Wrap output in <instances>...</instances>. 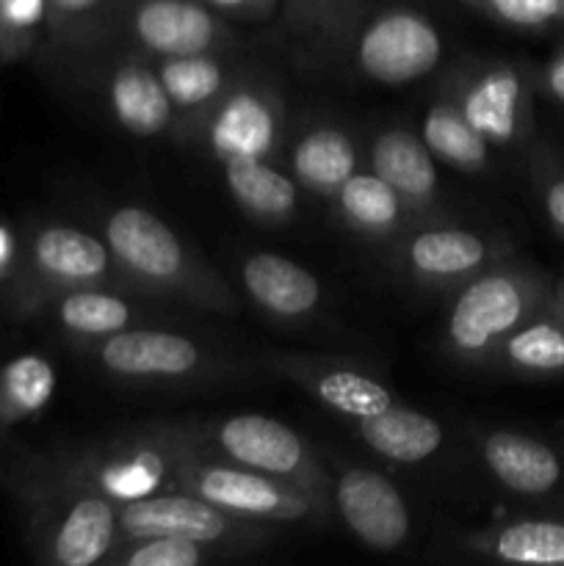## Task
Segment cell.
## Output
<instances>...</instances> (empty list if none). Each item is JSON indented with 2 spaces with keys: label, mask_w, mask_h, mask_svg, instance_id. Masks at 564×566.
<instances>
[{
  "label": "cell",
  "mask_w": 564,
  "mask_h": 566,
  "mask_svg": "<svg viewBox=\"0 0 564 566\" xmlns=\"http://www.w3.org/2000/svg\"><path fill=\"white\" fill-rule=\"evenodd\" d=\"M111 99L122 125L133 133H155L166 125L171 111V99L164 83L149 75L147 70L127 66L114 77Z\"/></svg>",
  "instance_id": "16"
},
{
  "label": "cell",
  "mask_w": 564,
  "mask_h": 566,
  "mask_svg": "<svg viewBox=\"0 0 564 566\" xmlns=\"http://www.w3.org/2000/svg\"><path fill=\"white\" fill-rule=\"evenodd\" d=\"M498 14L518 25H540L562 14L564 0H490Z\"/></svg>",
  "instance_id": "32"
},
{
  "label": "cell",
  "mask_w": 564,
  "mask_h": 566,
  "mask_svg": "<svg viewBox=\"0 0 564 566\" xmlns=\"http://www.w3.org/2000/svg\"><path fill=\"white\" fill-rule=\"evenodd\" d=\"M197 542L180 539V536H158L130 553L127 564L130 566H194L199 564Z\"/></svg>",
  "instance_id": "30"
},
{
  "label": "cell",
  "mask_w": 564,
  "mask_h": 566,
  "mask_svg": "<svg viewBox=\"0 0 564 566\" xmlns=\"http://www.w3.org/2000/svg\"><path fill=\"white\" fill-rule=\"evenodd\" d=\"M61 321L72 332L83 335H108V332L125 329L130 321V310L122 298L105 296V293H72L61 304Z\"/></svg>",
  "instance_id": "27"
},
{
  "label": "cell",
  "mask_w": 564,
  "mask_h": 566,
  "mask_svg": "<svg viewBox=\"0 0 564 566\" xmlns=\"http://www.w3.org/2000/svg\"><path fill=\"white\" fill-rule=\"evenodd\" d=\"M55 390V370L36 354L17 357L0 370V418L14 420L39 412Z\"/></svg>",
  "instance_id": "19"
},
{
  "label": "cell",
  "mask_w": 564,
  "mask_h": 566,
  "mask_svg": "<svg viewBox=\"0 0 564 566\" xmlns=\"http://www.w3.org/2000/svg\"><path fill=\"white\" fill-rule=\"evenodd\" d=\"M547 86H551V92L564 103V53L553 61L551 72H547Z\"/></svg>",
  "instance_id": "35"
},
{
  "label": "cell",
  "mask_w": 564,
  "mask_h": 566,
  "mask_svg": "<svg viewBox=\"0 0 564 566\" xmlns=\"http://www.w3.org/2000/svg\"><path fill=\"white\" fill-rule=\"evenodd\" d=\"M440 36L424 17L390 11L359 39V64L376 81L401 86L426 75L440 61Z\"/></svg>",
  "instance_id": "1"
},
{
  "label": "cell",
  "mask_w": 564,
  "mask_h": 566,
  "mask_svg": "<svg viewBox=\"0 0 564 566\" xmlns=\"http://www.w3.org/2000/svg\"><path fill=\"white\" fill-rule=\"evenodd\" d=\"M11 258H14V238H11V232L6 227H0V274L11 263Z\"/></svg>",
  "instance_id": "36"
},
{
  "label": "cell",
  "mask_w": 564,
  "mask_h": 566,
  "mask_svg": "<svg viewBox=\"0 0 564 566\" xmlns=\"http://www.w3.org/2000/svg\"><path fill=\"white\" fill-rule=\"evenodd\" d=\"M506 352L523 368L558 370L564 368V332L551 324H534L514 335Z\"/></svg>",
  "instance_id": "29"
},
{
  "label": "cell",
  "mask_w": 564,
  "mask_h": 566,
  "mask_svg": "<svg viewBox=\"0 0 564 566\" xmlns=\"http://www.w3.org/2000/svg\"><path fill=\"white\" fill-rule=\"evenodd\" d=\"M337 506L348 528L374 551H393L409 534L401 495L374 470H348L337 484Z\"/></svg>",
  "instance_id": "2"
},
{
  "label": "cell",
  "mask_w": 564,
  "mask_h": 566,
  "mask_svg": "<svg viewBox=\"0 0 564 566\" xmlns=\"http://www.w3.org/2000/svg\"><path fill=\"white\" fill-rule=\"evenodd\" d=\"M523 313L520 287L509 276H487L457 298L451 313L453 343L464 352H481L492 337L512 329Z\"/></svg>",
  "instance_id": "3"
},
{
  "label": "cell",
  "mask_w": 564,
  "mask_h": 566,
  "mask_svg": "<svg viewBox=\"0 0 564 566\" xmlns=\"http://www.w3.org/2000/svg\"><path fill=\"white\" fill-rule=\"evenodd\" d=\"M53 3L64 11H83L97 3V0H53Z\"/></svg>",
  "instance_id": "37"
},
{
  "label": "cell",
  "mask_w": 564,
  "mask_h": 566,
  "mask_svg": "<svg viewBox=\"0 0 564 566\" xmlns=\"http://www.w3.org/2000/svg\"><path fill=\"white\" fill-rule=\"evenodd\" d=\"M243 282L254 302L276 315H304L318 302V280L280 254H254L243 265Z\"/></svg>",
  "instance_id": "10"
},
{
  "label": "cell",
  "mask_w": 564,
  "mask_h": 566,
  "mask_svg": "<svg viewBox=\"0 0 564 566\" xmlns=\"http://www.w3.org/2000/svg\"><path fill=\"white\" fill-rule=\"evenodd\" d=\"M547 213H551L553 224L564 230V180L553 182L551 191H547Z\"/></svg>",
  "instance_id": "34"
},
{
  "label": "cell",
  "mask_w": 564,
  "mask_h": 566,
  "mask_svg": "<svg viewBox=\"0 0 564 566\" xmlns=\"http://www.w3.org/2000/svg\"><path fill=\"white\" fill-rule=\"evenodd\" d=\"M374 169L387 186L409 197H426L437 182L429 147L404 130H390L376 142Z\"/></svg>",
  "instance_id": "15"
},
{
  "label": "cell",
  "mask_w": 564,
  "mask_h": 566,
  "mask_svg": "<svg viewBox=\"0 0 564 566\" xmlns=\"http://www.w3.org/2000/svg\"><path fill=\"white\" fill-rule=\"evenodd\" d=\"M210 3H216V6H224V9H230V6H241L243 0H210Z\"/></svg>",
  "instance_id": "38"
},
{
  "label": "cell",
  "mask_w": 564,
  "mask_h": 566,
  "mask_svg": "<svg viewBox=\"0 0 564 566\" xmlns=\"http://www.w3.org/2000/svg\"><path fill=\"white\" fill-rule=\"evenodd\" d=\"M318 396L337 412L354 415V418H370L393 407V398L379 381L368 376L352 374V370H335L318 381Z\"/></svg>",
  "instance_id": "25"
},
{
  "label": "cell",
  "mask_w": 564,
  "mask_h": 566,
  "mask_svg": "<svg viewBox=\"0 0 564 566\" xmlns=\"http://www.w3.org/2000/svg\"><path fill=\"white\" fill-rule=\"evenodd\" d=\"M409 260L424 274H464L484 260V243L462 230H431L415 238Z\"/></svg>",
  "instance_id": "22"
},
{
  "label": "cell",
  "mask_w": 564,
  "mask_h": 566,
  "mask_svg": "<svg viewBox=\"0 0 564 566\" xmlns=\"http://www.w3.org/2000/svg\"><path fill=\"white\" fill-rule=\"evenodd\" d=\"M293 164L315 188H341L354 171V147L343 133L315 130L299 142Z\"/></svg>",
  "instance_id": "21"
},
{
  "label": "cell",
  "mask_w": 564,
  "mask_h": 566,
  "mask_svg": "<svg viewBox=\"0 0 564 566\" xmlns=\"http://www.w3.org/2000/svg\"><path fill=\"white\" fill-rule=\"evenodd\" d=\"M33 260L39 269L61 280H94L108 269L103 243L72 227H50L39 232L33 241Z\"/></svg>",
  "instance_id": "14"
},
{
  "label": "cell",
  "mask_w": 564,
  "mask_h": 566,
  "mask_svg": "<svg viewBox=\"0 0 564 566\" xmlns=\"http://www.w3.org/2000/svg\"><path fill=\"white\" fill-rule=\"evenodd\" d=\"M199 495L213 503V506H224L243 514H274L285 503L282 492L271 481L224 468L202 473V479H199Z\"/></svg>",
  "instance_id": "20"
},
{
  "label": "cell",
  "mask_w": 564,
  "mask_h": 566,
  "mask_svg": "<svg viewBox=\"0 0 564 566\" xmlns=\"http://www.w3.org/2000/svg\"><path fill=\"white\" fill-rule=\"evenodd\" d=\"M122 523L133 534L180 536L191 542H216L227 528L224 517L213 506L180 495L149 497V501L138 497L125 509Z\"/></svg>",
  "instance_id": "7"
},
{
  "label": "cell",
  "mask_w": 564,
  "mask_h": 566,
  "mask_svg": "<svg viewBox=\"0 0 564 566\" xmlns=\"http://www.w3.org/2000/svg\"><path fill=\"white\" fill-rule=\"evenodd\" d=\"M103 363L114 374L180 376L199 363L191 340L169 332H119L103 348Z\"/></svg>",
  "instance_id": "6"
},
{
  "label": "cell",
  "mask_w": 564,
  "mask_h": 566,
  "mask_svg": "<svg viewBox=\"0 0 564 566\" xmlns=\"http://www.w3.org/2000/svg\"><path fill=\"white\" fill-rule=\"evenodd\" d=\"M108 243L133 271L153 280H169L182 265V249L177 238L147 210H116L108 221Z\"/></svg>",
  "instance_id": "4"
},
{
  "label": "cell",
  "mask_w": 564,
  "mask_h": 566,
  "mask_svg": "<svg viewBox=\"0 0 564 566\" xmlns=\"http://www.w3.org/2000/svg\"><path fill=\"white\" fill-rule=\"evenodd\" d=\"M424 138L431 153L451 160V164L479 166L487 158L484 136L462 114L446 108V105H440V108L426 116Z\"/></svg>",
  "instance_id": "23"
},
{
  "label": "cell",
  "mask_w": 564,
  "mask_h": 566,
  "mask_svg": "<svg viewBox=\"0 0 564 566\" xmlns=\"http://www.w3.org/2000/svg\"><path fill=\"white\" fill-rule=\"evenodd\" d=\"M341 205L354 221L365 227H387L398 216L396 188L387 186L379 175H352L341 186Z\"/></svg>",
  "instance_id": "26"
},
{
  "label": "cell",
  "mask_w": 564,
  "mask_h": 566,
  "mask_svg": "<svg viewBox=\"0 0 564 566\" xmlns=\"http://www.w3.org/2000/svg\"><path fill=\"white\" fill-rule=\"evenodd\" d=\"M216 153L230 158H260L274 142V119L269 108L252 94H238L213 122Z\"/></svg>",
  "instance_id": "13"
},
{
  "label": "cell",
  "mask_w": 564,
  "mask_h": 566,
  "mask_svg": "<svg viewBox=\"0 0 564 566\" xmlns=\"http://www.w3.org/2000/svg\"><path fill=\"white\" fill-rule=\"evenodd\" d=\"M44 0H0V14L11 28H31L42 20Z\"/></svg>",
  "instance_id": "33"
},
{
  "label": "cell",
  "mask_w": 564,
  "mask_h": 566,
  "mask_svg": "<svg viewBox=\"0 0 564 566\" xmlns=\"http://www.w3.org/2000/svg\"><path fill=\"white\" fill-rule=\"evenodd\" d=\"M359 431L376 453L404 464L424 462L442 442V429L435 420L398 407H387L385 412L363 418Z\"/></svg>",
  "instance_id": "11"
},
{
  "label": "cell",
  "mask_w": 564,
  "mask_h": 566,
  "mask_svg": "<svg viewBox=\"0 0 564 566\" xmlns=\"http://www.w3.org/2000/svg\"><path fill=\"white\" fill-rule=\"evenodd\" d=\"M498 556L514 564H564L562 523H518L501 531Z\"/></svg>",
  "instance_id": "24"
},
{
  "label": "cell",
  "mask_w": 564,
  "mask_h": 566,
  "mask_svg": "<svg viewBox=\"0 0 564 566\" xmlns=\"http://www.w3.org/2000/svg\"><path fill=\"white\" fill-rule=\"evenodd\" d=\"M136 31L147 48L166 55H197L213 42L208 11L186 0H149L138 9Z\"/></svg>",
  "instance_id": "9"
},
{
  "label": "cell",
  "mask_w": 564,
  "mask_h": 566,
  "mask_svg": "<svg viewBox=\"0 0 564 566\" xmlns=\"http://www.w3.org/2000/svg\"><path fill=\"white\" fill-rule=\"evenodd\" d=\"M103 484L108 486V492L114 497H125V501H138V497H147L149 492L158 486V470L147 468V464L138 459L133 464H119V468H111L103 475Z\"/></svg>",
  "instance_id": "31"
},
{
  "label": "cell",
  "mask_w": 564,
  "mask_h": 566,
  "mask_svg": "<svg viewBox=\"0 0 564 566\" xmlns=\"http://www.w3.org/2000/svg\"><path fill=\"white\" fill-rule=\"evenodd\" d=\"M160 83L177 105H197L213 97L216 88L221 86V70L199 53L177 55L160 72Z\"/></svg>",
  "instance_id": "28"
},
{
  "label": "cell",
  "mask_w": 564,
  "mask_h": 566,
  "mask_svg": "<svg viewBox=\"0 0 564 566\" xmlns=\"http://www.w3.org/2000/svg\"><path fill=\"white\" fill-rule=\"evenodd\" d=\"M227 182L243 208L263 216H282L296 202V188L280 171L260 164V158L227 160Z\"/></svg>",
  "instance_id": "18"
},
{
  "label": "cell",
  "mask_w": 564,
  "mask_h": 566,
  "mask_svg": "<svg viewBox=\"0 0 564 566\" xmlns=\"http://www.w3.org/2000/svg\"><path fill=\"white\" fill-rule=\"evenodd\" d=\"M114 539V509L103 497H81L55 534V562L64 566H88L105 556Z\"/></svg>",
  "instance_id": "12"
},
{
  "label": "cell",
  "mask_w": 564,
  "mask_h": 566,
  "mask_svg": "<svg viewBox=\"0 0 564 566\" xmlns=\"http://www.w3.org/2000/svg\"><path fill=\"white\" fill-rule=\"evenodd\" d=\"M484 459L495 479L520 495H545L562 479L556 453L531 437L498 431L484 442Z\"/></svg>",
  "instance_id": "8"
},
{
  "label": "cell",
  "mask_w": 564,
  "mask_h": 566,
  "mask_svg": "<svg viewBox=\"0 0 564 566\" xmlns=\"http://www.w3.org/2000/svg\"><path fill=\"white\" fill-rule=\"evenodd\" d=\"M520 81L512 72H495L484 77L464 99L462 116L484 138L509 142L518 127Z\"/></svg>",
  "instance_id": "17"
},
{
  "label": "cell",
  "mask_w": 564,
  "mask_h": 566,
  "mask_svg": "<svg viewBox=\"0 0 564 566\" xmlns=\"http://www.w3.org/2000/svg\"><path fill=\"white\" fill-rule=\"evenodd\" d=\"M221 448L236 462L258 468L263 473L288 475L302 464V440L288 426L260 415H241L221 426Z\"/></svg>",
  "instance_id": "5"
}]
</instances>
